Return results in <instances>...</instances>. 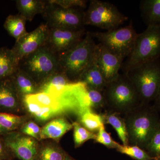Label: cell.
<instances>
[{"instance_id": "cell-1", "label": "cell", "mask_w": 160, "mask_h": 160, "mask_svg": "<svg viewBox=\"0 0 160 160\" xmlns=\"http://www.w3.org/2000/svg\"><path fill=\"white\" fill-rule=\"evenodd\" d=\"M153 106L141 104L123 116L126 122L129 145L145 150L160 125V117Z\"/></svg>"}, {"instance_id": "cell-2", "label": "cell", "mask_w": 160, "mask_h": 160, "mask_svg": "<svg viewBox=\"0 0 160 160\" xmlns=\"http://www.w3.org/2000/svg\"><path fill=\"white\" fill-rule=\"evenodd\" d=\"M97 44L89 32L73 48L59 53L61 70L72 82H78L83 72L92 63L95 57Z\"/></svg>"}, {"instance_id": "cell-3", "label": "cell", "mask_w": 160, "mask_h": 160, "mask_svg": "<svg viewBox=\"0 0 160 160\" xmlns=\"http://www.w3.org/2000/svg\"><path fill=\"white\" fill-rule=\"evenodd\" d=\"M103 93L108 110L122 116L142 104L134 85L125 72L107 83Z\"/></svg>"}, {"instance_id": "cell-4", "label": "cell", "mask_w": 160, "mask_h": 160, "mask_svg": "<svg viewBox=\"0 0 160 160\" xmlns=\"http://www.w3.org/2000/svg\"><path fill=\"white\" fill-rule=\"evenodd\" d=\"M160 59V25L148 26L138 34L134 49L121 69L127 73L145 63Z\"/></svg>"}, {"instance_id": "cell-5", "label": "cell", "mask_w": 160, "mask_h": 160, "mask_svg": "<svg viewBox=\"0 0 160 160\" xmlns=\"http://www.w3.org/2000/svg\"><path fill=\"white\" fill-rule=\"evenodd\" d=\"M141 103L154 101L160 88V59L145 63L127 72Z\"/></svg>"}, {"instance_id": "cell-6", "label": "cell", "mask_w": 160, "mask_h": 160, "mask_svg": "<svg viewBox=\"0 0 160 160\" xmlns=\"http://www.w3.org/2000/svg\"><path fill=\"white\" fill-rule=\"evenodd\" d=\"M90 33L100 44L123 61L133 51L138 35L132 20L129 25L124 27L104 32Z\"/></svg>"}, {"instance_id": "cell-7", "label": "cell", "mask_w": 160, "mask_h": 160, "mask_svg": "<svg viewBox=\"0 0 160 160\" xmlns=\"http://www.w3.org/2000/svg\"><path fill=\"white\" fill-rule=\"evenodd\" d=\"M19 67L39 84L61 70L57 54L46 46L24 58Z\"/></svg>"}, {"instance_id": "cell-8", "label": "cell", "mask_w": 160, "mask_h": 160, "mask_svg": "<svg viewBox=\"0 0 160 160\" xmlns=\"http://www.w3.org/2000/svg\"><path fill=\"white\" fill-rule=\"evenodd\" d=\"M128 19L113 4L100 0L89 1L84 12V24L107 31L119 28Z\"/></svg>"}, {"instance_id": "cell-9", "label": "cell", "mask_w": 160, "mask_h": 160, "mask_svg": "<svg viewBox=\"0 0 160 160\" xmlns=\"http://www.w3.org/2000/svg\"><path fill=\"white\" fill-rule=\"evenodd\" d=\"M84 12L81 8L66 9L48 2L43 15L49 28L79 30L84 29Z\"/></svg>"}, {"instance_id": "cell-10", "label": "cell", "mask_w": 160, "mask_h": 160, "mask_svg": "<svg viewBox=\"0 0 160 160\" xmlns=\"http://www.w3.org/2000/svg\"><path fill=\"white\" fill-rule=\"evenodd\" d=\"M49 31L47 24H41L33 31L28 32L16 41L12 49L19 62L24 58L46 46Z\"/></svg>"}, {"instance_id": "cell-11", "label": "cell", "mask_w": 160, "mask_h": 160, "mask_svg": "<svg viewBox=\"0 0 160 160\" xmlns=\"http://www.w3.org/2000/svg\"><path fill=\"white\" fill-rule=\"evenodd\" d=\"M86 32L85 29L79 30L49 28L46 46L56 53L73 48L83 39Z\"/></svg>"}, {"instance_id": "cell-12", "label": "cell", "mask_w": 160, "mask_h": 160, "mask_svg": "<svg viewBox=\"0 0 160 160\" xmlns=\"http://www.w3.org/2000/svg\"><path fill=\"white\" fill-rule=\"evenodd\" d=\"M6 145L14 155L22 160H34L38 141L33 138L15 131L2 136Z\"/></svg>"}, {"instance_id": "cell-13", "label": "cell", "mask_w": 160, "mask_h": 160, "mask_svg": "<svg viewBox=\"0 0 160 160\" xmlns=\"http://www.w3.org/2000/svg\"><path fill=\"white\" fill-rule=\"evenodd\" d=\"M96 60L107 84L114 81L119 75L124 61L100 43L97 44Z\"/></svg>"}, {"instance_id": "cell-14", "label": "cell", "mask_w": 160, "mask_h": 160, "mask_svg": "<svg viewBox=\"0 0 160 160\" xmlns=\"http://www.w3.org/2000/svg\"><path fill=\"white\" fill-rule=\"evenodd\" d=\"M21 109L22 101L11 78L0 80V112L16 114Z\"/></svg>"}, {"instance_id": "cell-15", "label": "cell", "mask_w": 160, "mask_h": 160, "mask_svg": "<svg viewBox=\"0 0 160 160\" xmlns=\"http://www.w3.org/2000/svg\"><path fill=\"white\" fill-rule=\"evenodd\" d=\"M73 128V124L64 117L52 119L41 129V141L52 140L58 142L64 135Z\"/></svg>"}, {"instance_id": "cell-16", "label": "cell", "mask_w": 160, "mask_h": 160, "mask_svg": "<svg viewBox=\"0 0 160 160\" xmlns=\"http://www.w3.org/2000/svg\"><path fill=\"white\" fill-rule=\"evenodd\" d=\"M11 78L22 101L26 96L39 92V84L20 67Z\"/></svg>"}, {"instance_id": "cell-17", "label": "cell", "mask_w": 160, "mask_h": 160, "mask_svg": "<svg viewBox=\"0 0 160 160\" xmlns=\"http://www.w3.org/2000/svg\"><path fill=\"white\" fill-rule=\"evenodd\" d=\"M78 82L85 84L89 88L103 92L106 88L107 83L104 78L95 57L92 63L80 76Z\"/></svg>"}, {"instance_id": "cell-18", "label": "cell", "mask_w": 160, "mask_h": 160, "mask_svg": "<svg viewBox=\"0 0 160 160\" xmlns=\"http://www.w3.org/2000/svg\"><path fill=\"white\" fill-rule=\"evenodd\" d=\"M72 83L65 73L60 70L40 83L39 92H46L58 98L65 88Z\"/></svg>"}, {"instance_id": "cell-19", "label": "cell", "mask_w": 160, "mask_h": 160, "mask_svg": "<svg viewBox=\"0 0 160 160\" xmlns=\"http://www.w3.org/2000/svg\"><path fill=\"white\" fill-rule=\"evenodd\" d=\"M23 109L35 121L40 123H44L62 114V112L48 107H43L24 97L22 99Z\"/></svg>"}, {"instance_id": "cell-20", "label": "cell", "mask_w": 160, "mask_h": 160, "mask_svg": "<svg viewBox=\"0 0 160 160\" xmlns=\"http://www.w3.org/2000/svg\"><path fill=\"white\" fill-rule=\"evenodd\" d=\"M66 154L58 142L43 140L39 142L34 160H64Z\"/></svg>"}, {"instance_id": "cell-21", "label": "cell", "mask_w": 160, "mask_h": 160, "mask_svg": "<svg viewBox=\"0 0 160 160\" xmlns=\"http://www.w3.org/2000/svg\"><path fill=\"white\" fill-rule=\"evenodd\" d=\"M19 64L12 49L0 48V80L11 78L19 68Z\"/></svg>"}, {"instance_id": "cell-22", "label": "cell", "mask_w": 160, "mask_h": 160, "mask_svg": "<svg viewBox=\"0 0 160 160\" xmlns=\"http://www.w3.org/2000/svg\"><path fill=\"white\" fill-rule=\"evenodd\" d=\"M16 4L19 14L30 22L37 15L44 13L48 2L41 0H18Z\"/></svg>"}, {"instance_id": "cell-23", "label": "cell", "mask_w": 160, "mask_h": 160, "mask_svg": "<svg viewBox=\"0 0 160 160\" xmlns=\"http://www.w3.org/2000/svg\"><path fill=\"white\" fill-rule=\"evenodd\" d=\"M78 122L89 131L96 133L105 126L102 114H98L90 108H81L77 112Z\"/></svg>"}, {"instance_id": "cell-24", "label": "cell", "mask_w": 160, "mask_h": 160, "mask_svg": "<svg viewBox=\"0 0 160 160\" xmlns=\"http://www.w3.org/2000/svg\"><path fill=\"white\" fill-rule=\"evenodd\" d=\"M141 16L148 26L160 25V0H143L140 5Z\"/></svg>"}, {"instance_id": "cell-25", "label": "cell", "mask_w": 160, "mask_h": 160, "mask_svg": "<svg viewBox=\"0 0 160 160\" xmlns=\"http://www.w3.org/2000/svg\"><path fill=\"white\" fill-rule=\"evenodd\" d=\"M80 105L82 108L102 109L106 107L103 92L91 89L86 85L83 87L81 96Z\"/></svg>"}, {"instance_id": "cell-26", "label": "cell", "mask_w": 160, "mask_h": 160, "mask_svg": "<svg viewBox=\"0 0 160 160\" xmlns=\"http://www.w3.org/2000/svg\"><path fill=\"white\" fill-rule=\"evenodd\" d=\"M102 115L104 124H109L114 128L124 146L129 145L126 124L122 115L114 112L107 110Z\"/></svg>"}, {"instance_id": "cell-27", "label": "cell", "mask_w": 160, "mask_h": 160, "mask_svg": "<svg viewBox=\"0 0 160 160\" xmlns=\"http://www.w3.org/2000/svg\"><path fill=\"white\" fill-rule=\"evenodd\" d=\"M29 118L28 116L0 112V136L18 131Z\"/></svg>"}, {"instance_id": "cell-28", "label": "cell", "mask_w": 160, "mask_h": 160, "mask_svg": "<svg viewBox=\"0 0 160 160\" xmlns=\"http://www.w3.org/2000/svg\"><path fill=\"white\" fill-rule=\"evenodd\" d=\"M26 21L21 15H10L6 18L4 24V28L17 41L28 33L26 28Z\"/></svg>"}, {"instance_id": "cell-29", "label": "cell", "mask_w": 160, "mask_h": 160, "mask_svg": "<svg viewBox=\"0 0 160 160\" xmlns=\"http://www.w3.org/2000/svg\"><path fill=\"white\" fill-rule=\"evenodd\" d=\"M73 129V141L76 148L79 147L89 140H94L96 133L89 131L78 122L72 123Z\"/></svg>"}, {"instance_id": "cell-30", "label": "cell", "mask_w": 160, "mask_h": 160, "mask_svg": "<svg viewBox=\"0 0 160 160\" xmlns=\"http://www.w3.org/2000/svg\"><path fill=\"white\" fill-rule=\"evenodd\" d=\"M116 150L120 153L126 155L136 160L154 159V158L150 156L144 149L137 146L120 145Z\"/></svg>"}, {"instance_id": "cell-31", "label": "cell", "mask_w": 160, "mask_h": 160, "mask_svg": "<svg viewBox=\"0 0 160 160\" xmlns=\"http://www.w3.org/2000/svg\"><path fill=\"white\" fill-rule=\"evenodd\" d=\"M94 141V142L102 144L108 149H117L121 145L113 140L110 133L106 131L105 126H103L97 132Z\"/></svg>"}, {"instance_id": "cell-32", "label": "cell", "mask_w": 160, "mask_h": 160, "mask_svg": "<svg viewBox=\"0 0 160 160\" xmlns=\"http://www.w3.org/2000/svg\"><path fill=\"white\" fill-rule=\"evenodd\" d=\"M41 129L42 128L35 122L33 120H29L23 124L18 131L39 142L41 141Z\"/></svg>"}, {"instance_id": "cell-33", "label": "cell", "mask_w": 160, "mask_h": 160, "mask_svg": "<svg viewBox=\"0 0 160 160\" xmlns=\"http://www.w3.org/2000/svg\"><path fill=\"white\" fill-rule=\"evenodd\" d=\"M145 150L154 158H160V125L152 136Z\"/></svg>"}, {"instance_id": "cell-34", "label": "cell", "mask_w": 160, "mask_h": 160, "mask_svg": "<svg viewBox=\"0 0 160 160\" xmlns=\"http://www.w3.org/2000/svg\"><path fill=\"white\" fill-rule=\"evenodd\" d=\"M87 1L85 0H50L48 1L50 4H54L66 9L81 8L84 9L87 7Z\"/></svg>"}, {"instance_id": "cell-35", "label": "cell", "mask_w": 160, "mask_h": 160, "mask_svg": "<svg viewBox=\"0 0 160 160\" xmlns=\"http://www.w3.org/2000/svg\"><path fill=\"white\" fill-rule=\"evenodd\" d=\"M13 155L14 153L6 145L2 136H0V160H11Z\"/></svg>"}, {"instance_id": "cell-36", "label": "cell", "mask_w": 160, "mask_h": 160, "mask_svg": "<svg viewBox=\"0 0 160 160\" xmlns=\"http://www.w3.org/2000/svg\"><path fill=\"white\" fill-rule=\"evenodd\" d=\"M154 102V104L152 106L158 112H160V88Z\"/></svg>"}, {"instance_id": "cell-37", "label": "cell", "mask_w": 160, "mask_h": 160, "mask_svg": "<svg viewBox=\"0 0 160 160\" xmlns=\"http://www.w3.org/2000/svg\"><path fill=\"white\" fill-rule=\"evenodd\" d=\"M64 160H75L74 159H73V158L71 157V156L69 155V154H67L66 153V157H65V159H64Z\"/></svg>"}, {"instance_id": "cell-38", "label": "cell", "mask_w": 160, "mask_h": 160, "mask_svg": "<svg viewBox=\"0 0 160 160\" xmlns=\"http://www.w3.org/2000/svg\"><path fill=\"white\" fill-rule=\"evenodd\" d=\"M153 160H160V158H155Z\"/></svg>"}]
</instances>
